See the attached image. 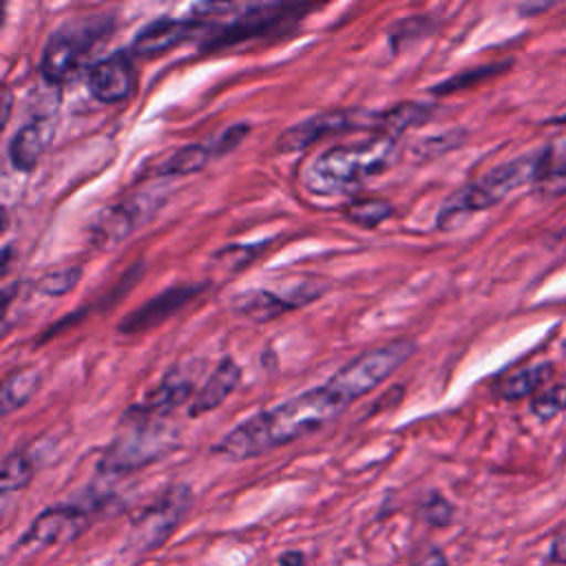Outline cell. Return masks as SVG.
<instances>
[{
    "instance_id": "obj_1",
    "label": "cell",
    "mask_w": 566,
    "mask_h": 566,
    "mask_svg": "<svg viewBox=\"0 0 566 566\" xmlns=\"http://www.w3.org/2000/svg\"><path fill=\"white\" fill-rule=\"evenodd\" d=\"M345 407L347 405L327 385H321L245 418L228 431L212 451L228 460H248L314 433Z\"/></svg>"
},
{
    "instance_id": "obj_2",
    "label": "cell",
    "mask_w": 566,
    "mask_h": 566,
    "mask_svg": "<svg viewBox=\"0 0 566 566\" xmlns=\"http://www.w3.org/2000/svg\"><path fill=\"white\" fill-rule=\"evenodd\" d=\"M396 137L374 133L356 144H338L323 150L303 172L307 190L329 197L352 192L369 177L389 168L396 159Z\"/></svg>"
},
{
    "instance_id": "obj_3",
    "label": "cell",
    "mask_w": 566,
    "mask_h": 566,
    "mask_svg": "<svg viewBox=\"0 0 566 566\" xmlns=\"http://www.w3.org/2000/svg\"><path fill=\"white\" fill-rule=\"evenodd\" d=\"M546 159H548V148L531 153V155H522V157H515L506 164L495 166L493 170H489L478 181L460 188L440 208L438 228L451 230L464 217L495 206L511 190H515V188H520L528 181L537 184V179H539V175L546 166Z\"/></svg>"
},
{
    "instance_id": "obj_4",
    "label": "cell",
    "mask_w": 566,
    "mask_h": 566,
    "mask_svg": "<svg viewBox=\"0 0 566 566\" xmlns=\"http://www.w3.org/2000/svg\"><path fill=\"white\" fill-rule=\"evenodd\" d=\"M113 29L111 15H82L60 24L46 40L40 57V73L51 84H66L82 71H88V60L99 42Z\"/></svg>"
},
{
    "instance_id": "obj_5",
    "label": "cell",
    "mask_w": 566,
    "mask_h": 566,
    "mask_svg": "<svg viewBox=\"0 0 566 566\" xmlns=\"http://www.w3.org/2000/svg\"><path fill=\"white\" fill-rule=\"evenodd\" d=\"M177 444V431L166 418H148L126 411L122 418V431L106 449L99 469L106 473L137 471Z\"/></svg>"
},
{
    "instance_id": "obj_6",
    "label": "cell",
    "mask_w": 566,
    "mask_h": 566,
    "mask_svg": "<svg viewBox=\"0 0 566 566\" xmlns=\"http://www.w3.org/2000/svg\"><path fill=\"white\" fill-rule=\"evenodd\" d=\"M416 345L407 338L394 340L389 345L369 349L347 365H343L325 385L345 402H354L378 387L385 378H389L411 354Z\"/></svg>"
},
{
    "instance_id": "obj_7",
    "label": "cell",
    "mask_w": 566,
    "mask_h": 566,
    "mask_svg": "<svg viewBox=\"0 0 566 566\" xmlns=\"http://www.w3.org/2000/svg\"><path fill=\"white\" fill-rule=\"evenodd\" d=\"M164 195L159 190H144L130 195L108 208H104L88 226V241L93 248L111 250L128 239L139 226H144L161 206Z\"/></svg>"
},
{
    "instance_id": "obj_8",
    "label": "cell",
    "mask_w": 566,
    "mask_h": 566,
    "mask_svg": "<svg viewBox=\"0 0 566 566\" xmlns=\"http://www.w3.org/2000/svg\"><path fill=\"white\" fill-rule=\"evenodd\" d=\"M192 493L184 484H175L164 491L153 504H148L130 524L128 542L137 551H153L161 546L179 526L190 509Z\"/></svg>"
},
{
    "instance_id": "obj_9",
    "label": "cell",
    "mask_w": 566,
    "mask_h": 566,
    "mask_svg": "<svg viewBox=\"0 0 566 566\" xmlns=\"http://www.w3.org/2000/svg\"><path fill=\"white\" fill-rule=\"evenodd\" d=\"M310 7L301 4H281V2H268V4H248L243 7L241 15H234L228 24L212 27L203 49H226L234 46L239 42H245L250 38H259L263 33H270L285 22H294L303 15V11Z\"/></svg>"
},
{
    "instance_id": "obj_10",
    "label": "cell",
    "mask_w": 566,
    "mask_h": 566,
    "mask_svg": "<svg viewBox=\"0 0 566 566\" xmlns=\"http://www.w3.org/2000/svg\"><path fill=\"white\" fill-rule=\"evenodd\" d=\"M374 122H376V113H367V111H358V108L325 111V113L312 115V117L290 126L287 130H283L276 139V148L283 153L303 150V148L312 146L314 142L329 137V135L347 133L354 128H371L374 130Z\"/></svg>"
},
{
    "instance_id": "obj_11",
    "label": "cell",
    "mask_w": 566,
    "mask_h": 566,
    "mask_svg": "<svg viewBox=\"0 0 566 566\" xmlns=\"http://www.w3.org/2000/svg\"><path fill=\"white\" fill-rule=\"evenodd\" d=\"M88 524V509L77 504H57L44 509L22 533L20 546H49L75 539Z\"/></svg>"
},
{
    "instance_id": "obj_12",
    "label": "cell",
    "mask_w": 566,
    "mask_h": 566,
    "mask_svg": "<svg viewBox=\"0 0 566 566\" xmlns=\"http://www.w3.org/2000/svg\"><path fill=\"white\" fill-rule=\"evenodd\" d=\"M135 86V69L124 51H115L102 57L88 69V88L97 102L117 104L124 102Z\"/></svg>"
},
{
    "instance_id": "obj_13",
    "label": "cell",
    "mask_w": 566,
    "mask_h": 566,
    "mask_svg": "<svg viewBox=\"0 0 566 566\" xmlns=\"http://www.w3.org/2000/svg\"><path fill=\"white\" fill-rule=\"evenodd\" d=\"M201 292V285H172L161 294L153 296L148 303L139 305L130 314L124 316L119 323V332L126 336H135L157 327L159 323L168 321L175 312H179L188 301H192Z\"/></svg>"
},
{
    "instance_id": "obj_14",
    "label": "cell",
    "mask_w": 566,
    "mask_h": 566,
    "mask_svg": "<svg viewBox=\"0 0 566 566\" xmlns=\"http://www.w3.org/2000/svg\"><path fill=\"white\" fill-rule=\"evenodd\" d=\"M208 24L188 15V18H157L142 27L133 38L130 51L135 55H161L168 49L195 38Z\"/></svg>"
},
{
    "instance_id": "obj_15",
    "label": "cell",
    "mask_w": 566,
    "mask_h": 566,
    "mask_svg": "<svg viewBox=\"0 0 566 566\" xmlns=\"http://www.w3.org/2000/svg\"><path fill=\"white\" fill-rule=\"evenodd\" d=\"M195 398V385L184 371L168 374L142 402L130 405V413L148 418H166L172 409Z\"/></svg>"
},
{
    "instance_id": "obj_16",
    "label": "cell",
    "mask_w": 566,
    "mask_h": 566,
    "mask_svg": "<svg viewBox=\"0 0 566 566\" xmlns=\"http://www.w3.org/2000/svg\"><path fill=\"white\" fill-rule=\"evenodd\" d=\"M53 133H55V124L51 117H35L29 124H24L9 142L11 164L20 170L35 168L49 142L53 139Z\"/></svg>"
},
{
    "instance_id": "obj_17",
    "label": "cell",
    "mask_w": 566,
    "mask_h": 566,
    "mask_svg": "<svg viewBox=\"0 0 566 566\" xmlns=\"http://www.w3.org/2000/svg\"><path fill=\"white\" fill-rule=\"evenodd\" d=\"M241 380V367L232 360V358H223L212 374L208 376V380L197 389L195 398L190 400V416H203L212 409H217L239 385Z\"/></svg>"
},
{
    "instance_id": "obj_18",
    "label": "cell",
    "mask_w": 566,
    "mask_h": 566,
    "mask_svg": "<svg viewBox=\"0 0 566 566\" xmlns=\"http://www.w3.org/2000/svg\"><path fill=\"white\" fill-rule=\"evenodd\" d=\"M294 307H298V305L292 296H283V294H276V292L263 290V287L243 290L232 298V310L254 323L274 321L276 316H281Z\"/></svg>"
},
{
    "instance_id": "obj_19",
    "label": "cell",
    "mask_w": 566,
    "mask_h": 566,
    "mask_svg": "<svg viewBox=\"0 0 566 566\" xmlns=\"http://www.w3.org/2000/svg\"><path fill=\"white\" fill-rule=\"evenodd\" d=\"M431 115H433V106L431 104H422V102L396 104V106H391V108H387L382 113H376L374 133H382V135L396 137V135L405 133L407 128L424 124Z\"/></svg>"
},
{
    "instance_id": "obj_20",
    "label": "cell",
    "mask_w": 566,
    "mask_h": 566,
    "mask_svg": "<svg viewBox=\"0 0 566 566\" xmlns=\"http://www.w3.org/2000/svg\"><path fill=\"white\" fill-rule=\"evenodd\" d=\"M212 157V150L208 144H188L172 153L168 159H164L157 168V177H184L201 170Z\"/></svg>"
},
{
    "instance_id": "obj_21",
    "label": "cell",
    "mask_w": 566,
    "mask_h": 566,
    "mask_svg": "<svg viewBox=\"0 0 566 566\" xmlns=\"http://www.w3.org/2000/svg\"><path fill=\"white\" fill-rule=\"evenodd\" d=\"M553 376V367L548 363H542V365H531V367H524V369H517L513 371L511 376H506L500 385V394L509 400H515V398H524L528 394H535L537 389H542Z\"/></svg>"
},
{
    "instance_id": "obj_22",
    "label": "cell",
    "mask_w": 566,
    "mask_h": 566,
    "mask_svg": "<svg viewBox=\"0 0 566 566\" xmlns=\"http://www.w3.org/2000/svg\"><path fill=\"white\" fill-rule=\"evenodd\" d=\"M40 380H42V376L38 369H24V371H15V374L7 376V380L2 382V391H0L2 413L20 409L24 402H29L31 396L38 391Z\"/></svg>"
},
{
    "instance_id": "obj_23",
    "label": "cell",
    "mask_w": 566,
    "mask_h": 566,
    "mask_svg": "<svg viewBox=\"0 0 566 566\" xmlns=\"http://www.w3.org/2000/svg\"><path fill=\"white\" fill-rule=\"evenodd\" d=\"M33 473H35V464H33L31 455H27L24 451L9 453L2 462V473H0L2 495H9V493H15V491L24 489L31 482Z\"/></svg>"
},
{
    "instance_id": "obj_24",
    "label": "cell",
    "mask_w": 566,
    "mask_h": 566,
    "mask_svg": "<svg viewBox=\"0 0 566 566\" xmlns=\"http://www.w3.org/2000/svg\"><path fill=\"white\" fill-rule=\"evenodd\" d=\"M394 212V206L387 199L380 197H365V199H352L345 206V217L363 228H376L385 219H389Z\"/></svg>"
},
{
    "instance_id": "obj_25",
    "label": "cell",
    "mask_w": 566,
    "mask_h": 566,
    "mask_svg": "<svg viewBox=\"0 0 566 566\" xmlns=\"http://www.w3.org/2000/svg\"><path fill=\"white\" fill-rule=\"evenodd\" d=\"M80 276H82V268H77V265L62 268V270L44 274L38 281V290L42 294H46V296H64V294H69L77 285Z\"/></svg>"
},
{
    "instance_id": "obj_26",
    "label": "cell",
    "mask_w": 566,
    "mask_h": 566,
    "mask_svg": "<svg viewBox=\"0 0 566 566\" xmlns=\"http://www.w3.org/2000/svg\"><path fill=\"white\" fill-rule=\"evenodd\" d=\"M506 64H489V66H480V69H471V71H462L453 77H449L447 82L433 86L431 91L433 93H453V91H460V88H467V86H473L486 77H491L493 73H497L500 69H504Z\"/></svg>"
},
{
    "instance_id": "obj_27",
    "label": "cell",
    "mask_w": 566,
    "mask_h": 566,
    "mask_svg": "<svg viewBox=\"0 0 566 566\" xmlns=\"http://www.w3.org/2000/svg\"><path fill=\"white\" fill-rule=\"evenodd\" d=\"M462 139H464L462 130H449V133H442V135H436V137H427L413 148V155L418 159H431V157H438V155L460 146Z\"/></svg>"
},
{
    "instance_id": "obj_28",
    "label": "cell",
    "mask_w": 566,
    "mask_h": 566,
    "mask_svg": "<svg viewBox=\"0 0 566 566\" xmlns=\"http://www.w3.org/2000/svg\"><path fill=\"white\" fill-rule=\"evenodd\" d=\"M537 186L546 195H562L566 190V157L557 161L553 157V153L548 150V159H546V166H544V170L537 179Z\"/></svg>"
},
{
    "instance_id": "obj_29",
    "label": "cell",
    "mask_w": 566,
    "mask_h": 566,
    "mask_svg": "<svg viewBox=\"0 0 566 566\" xmlns=\"http://www.w3.org/2000/svg\"><path fill=\"white\" fill-rule=\"evenodd\" d=\"M420 513L431 526H449L453 520V506L440 493H429L420 504Z\"/></svg>"
},
{
    "instance_id": "obj_30",
    "label": "cell",
    "mask_w": 566,
    "mask_h": 566,
    "mask_svg": "<svg viewBox=\"0 0 566 566\" xmlns=\"http://www.w3.org/2000/svg\"><path fill=\"white\" fill-rule=\"evenodd\" d=\"M250 133V124L245 122H239V124H230L228 128H223L217 137L210 139V150H212V157H223L228 153H232L243 139L245 135Z\"/></svg>"
},
{
    "instance_id": "obj_31",
    "label": "cell",
    "mask_w": 566,
    "mask_h": 566,
    "mask_svg": "<svg viewBox=\"0 0 566 566\" xmlns=\"http://www.w3.org/2000/svg\"><path fill=\"white\" fill-rule=\"evenodd\" d=\"M564 407H566V391L557 389V387L539 391V396H535L531 402V411L542 420L557 416Z\"/></svg>"
},
{
    "instance_id": "obj_32",
    "label": "cell",
    "mask_w": 566,
    "mask_h": 566,
    "mask_svg": "<svg viewBox=\"0 0 566 566\" xmlns=\"http://www.w3.org/2000/svg\"><path fill=\"white\" fill-rule=\"evenodd\" d=\"M279 566H305V555L301 551H285L279 557Z\"/></svg>"
},
{
    "instance_id": "obj_33",
    "label": "cell",
    "mask_w": 566,
    "mask_h": 566,
    "mask_svg": "<svg viewBox=\"0 0 566 566\" xmlns=\"http://www.w3.org/2000/svg\"><path fill=\"white\" fill-rule=\"evenodd\" d=\"M420 566H447L444 553H440V551H431V553H427Z\"/></svg>"
},
{
    "instance_id": "obj_34",
    "label": "cell",
    "mask_w": 566,
    "mask_h": 566,
    "mask_svg": "<svg viewBox=\"0 0 566 566\" xmlns=\"http://www.w3.org/2000/svg\"><path fill=\"white\" fill-rule=\"evenodd\" d=\"M555 559H566V533H562L557 539H555Z\"/></svg>"
},
{
    "instance_id": "obj_35",
    "label": "cell",
    "mask_w": 566,
    "mask_h": 566,
    "mask_svg": "<svg viewBox=\"0 0 566 566\" xmlns=\"http://www.w3.org/2000/svg\"><path fill=\"white\" fill-rule=\"evenodd\" d=\"M2 106H4L2 124H7V119H9V111H11V93H9V88H4V102H2Z\"/></svg>"
}]
</instances>
